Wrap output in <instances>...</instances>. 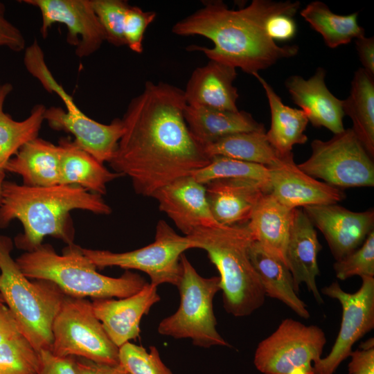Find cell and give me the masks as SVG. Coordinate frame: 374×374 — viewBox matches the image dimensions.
<instances>
[{
  "instance_id": "6da1fadb",
  "label": "cell",
  "mask_w": 374,
  "mask_h": 374,
  "mask_svg": "<svg viewBox=\"0 0 374 374\" xmlns=\"http://www.w3.org/2000/svg\"><path fill=\"white\" fill-rule=\"evenodd\" d=\"M184 90L148 81L123 117V134L109 161L127 176L134 192L152 197L159 188L208 165L209 157L184 118Z\"/></svg>"
},
{
  "instance_id": "7a4b0ae2",
  "label": "cell",
  "mask_w": 374,
  "mask_h": 374,
  "mask_svg": "<svg viewBox=\"0 0 374 374\" xmlns=\"http://www.w3.org/2000/svg\"><path fill=\"white\" fill-rule=\"evenodd\" d=\"M204 6L177 22L173 33L180 36L200 35L211 39L213 48L191 46L188 50L203 52L210 60L240 68L255 75L277 61L296 55V45L278 46L266 33L265 24L273 15L294 17L299 1L253 0L247 7L234 10L222 1H204Z\"/></svg>"
},
{
  "instance_id": "3957f363",
  "label": "cell",
  "mask_w": 374,
  "mask_h": 374,
  "mask_svg": "<svg viewBox=\"0 0 374 374\" xmlns=\"http://www.w3.org/2000/svg\"><path fill=\"white\" fill-rule=\"evenodd\" d=\"M73 210L105 215L112 211L102 195L78 186L31 187L5 180L0 205V228L19 220L24 231L15 237L14 242L25 251L36 249L48 235L71 244L75 238L71 217Z\"/></svg>"
},
{
  "instance_id": "277c9868",
  "label": "cell",
  "mask_w": 374,
  "mask_h": 374,
  "mask_svg": "<svg viewBox=\"0 0 374 374\" xmlns=\"http://www.w3.org/2000/svg\"><path fill=\"white\" fill-rule=\"evenodd\" d=\"M29 279L55 283L65 295L93 299L125 298L140 291L147 283L139 274L126 270L114 278L98 272L96 265L74 243L67 244L58 254L49 244H42L15 259Z\"/></svg>"
},
{
  "instance_id": "5b68a950",
  "label": "cell",
  "mask_w": 374,
  "mask_h": 374,
  "mask_svg": "<svg viewBox=\"0 0 374 374\" xmlns=\"http://www.w3.org/2000/svg\"><path fill=\"white\" fill-rule=\"evenodd\" d=\"M205 250L220 274L223 305L235 317L251 315L265 303V293L251 261L253 240L247 224L200 227L187 235Z\"/></svg>"
},
{
  "instance_id": "8992f818",
  "label": "cell",
  "mask_w": 374,
  "mask_h": 374,
  "mask_svg": "<svg viewBox=\"0 0 374 374\" xmlns=\"http://www.w3.org/2000/svg\"><path fill=\"white\" fill-rule=\"evenodd\" d=\"M13 247L0 234V294L21 334L37 352L51 350L53 322L66 295L51 281L26 277L11 256Z\"/></svg>"
},
{
  "instance_id": "52a82bcc",
  "label": "cell",
  "mask_w": 374,
  "mask_h": 374,
  "mask_svg": "<svg viewBox=\"0 0 374 374\" xmlns=\"http://www.w3.org/2000/svg\"><path fill=\"white\" fill-rule=\"evenodd\" d=\"M180 262L179 306L159 323L158 332L175 339H190L195 346L202 348L231 347L216 328L213 312V298L221 290L220 276L202 277L184 253Z\"/></svg>"
},
{
  "instance_id": "ba28073f",
  "label": "cell",
  "mask_w": 374,
  "mask_h": 374,
  "mask_svg": "<svg viewBox=\"0 0 374 374\" xmlns=\"http://www.w3.org/2000/svg\"><path fill=\"white\" fill-rule=\"evenodd\" d=\"M190 249H197L195 242L161 220L156 226L154 240L145 247L121 253L86 248L82 251L97 268L139 270L149 276L154 286L168 283L177 287L181 277V256Z\"/></svg>"
},
{
  "instance_id": "9c48e42d",
  "label": "cell",
  "mask_w": 374,
  "mask_h": 374,
  "mask_svg": "<svg viewBox=\"0 0 374 374\" xmlns=\"http://www.w3.org/2000/svg\"><path fill=\"white\" fill-rule=\"evenodd\" d=\"M52 335L50 351L57 357L119 364V348L105 332L87 299L66 295L53 320Z\"/></svg>"
},
{
  "instance_id": "30bf717a",
  "label": "cell",
  "mask_w": 374,
  "mask_h": 374,
  "mask_svg": "<svg viewBox=\"0 0 374 374\" xmlns=\"http://www.w3.org/2000/svg\"><path fill=\"white\" fill-rule=\"evenodd\" d=\"M311 148L310 157L297 164L305 173L339 189L374 186L373 159L352 128L328 141L314 139Z\"/></svg>"
},
{
  "instance_id": "8fae6325",
  "label": "cell",
  "mask_w": 374,
  "mask_h": 374,
  "mask_svg": "<svg viewBox=\"0 0 374 374\" xmlns=\"http://www.w3.org/2000/svg\"><path fill=\"white\" fill-rule=\"evenodd\" d=\"M326 344L318 326L287 318L258 344L253 363L263 374H314L313 364L321 358Z\"/></svg>"
},
{
  "instance_id": "7c38bea8",
  "label": "cell",
  "mask_w": 374,
  "mask_h": 374,
  "mask_svg": "<svg viewBox=\"0 0 374 374\" xmlns=\"http://www.w3.org/2000/svg\"><path fill=\"white\" fill-rule=\"evenodd\" d=\"M362 285L353 293L342 290L337 281L321 293L338 301L342 308L339 331L329 354L313 364L314 374H334L350 357L353 345L374 328V277L362 276Z\"/></svg>"
},
{
  "instance_id": "4fadbf2b",
  "label": "cell",
  "mask_w": 374,
  "mask_h": 374,
  "mask_svg": "<svg viewBox=\"0 0 374 374\" xmlns=\"http://www.w3.org/2000/svg\"><path fill=\"white\" fill-rule=\"evenodd\" d=\"M39 9L42 16L40 33L45 38L50 27L56 23L67 28L66 42L75 46L80 57L97 51L105 35L93 11L91 0H23Z\"/></svg>"
},
{
  "instance_id": "5bb4252c",
  "label": "cell",
  "mask_w": 374,
  "mask_h": 374,
  "mask_svg": "<svg viewBox=\"0 0 374 374\" xmlns=\"http://www.w3.org/2000/svg\"><path fill=\"white\" fill-rule=\"evenodd\" d=\"M303 211L323 233L335 261L359 248L374 231L373 209L355 212L332 204L308 206Z\"/></svg>"
},
{
  "instance_id": "9a60e30c",
  "label": "cell",
  "mask_w": 374,
  "mask_h": 374,
  "mask_svg": "<svg viewBox=\"0 0 374 374\" xmlns=\"http://www.w3.org/2000/svg\"><path fill=\"white\" fill-rule=\"evenodd\" d=\"M267 167L269 193L292 209L337 204L346 198L341 189L318 181L303 172L294 162L293 153Z\"/></svg>"
},
{
  "instance_id": "2e32d148",
  "label": "cell",
  "mask_w": 374,
  "mask_h": 374,
  "mask_svg": "<svg viewBox=\"0 0 374 374\" xmlns=\"http://www.w3.org/2000/svg\"><path fill=\"white\" fill-rule=\"evenodd\" d=\"M44 118L52 129L71 134L78 147L103 164L109 163L123 134L121 119L115 118L109 124H103L80 109L69 112L60 107H51L46 109Z\"/></svg>"
},
{
  "instance_id": "e0dca14e",
  "label": "cell",
  "mask_w": 374,
  "mask_h": 374,
  "mask_svg": "<svg viewBox=\"0 0 374 374\" xmlns=\"http://www.w3.org/2000/svg\"><path fill=\"white\" fill-rule=\"evenodd\" d=\"M151 197L186 236L197 228L220 225L210 211L205 185L191 175L175 179L157 190Z\"/></svg>"
},
{
  "instance_id": "ac0fdd59",
  "label": "cell",
  "mask_w": 374,
  "mask_h": 374,
  "mask_svg": "<svg viewBox=\"0 0 374 374\" xmlns=\"http://www.w3.org/2000/svg\"><path fill=\"white\" fill-rule=\"evenodd\" d=\"M160 299L157 287L148 283L130 296L93 299L91 306L111 341L120 348L139 337L141 319Z\"/></svg>"
},
{
  "instance_id": "d6986e66",
  "label": "cell",
  "mask_w": 374,
  "mask_h": 374,
  "mask_svg": "<svg viewBox=\"0 0 374 374\" xmlns=\"http://www.w3.org/2000/svg\"><path fill=\"white\" fill-rule=\"evenodd\" d=\"M206 195L211 214L222 226L247 224L269 184L247 178H224L206 184Z\"/></svg>"
},
{
  "instance_id": "ffe728a7",
  "label": "cell",
  "mask_w": 374,
  "mask_h": 374,
  "mask_svg": "<svg viewBox=\"0 0 374 374\" xmlns=\"http://www.w3.org/2000/svg\"><path fill=\"white\" fill-rule=\"evenodd\" d=\"M325 75V70L318 68L307 80L296 75L289 77L285 86L294 103L301 108L313 126L324 127L337 134L345 130L343 100L328 89Z\"/></svg>"
},
{
  "instance_id": "44dd1931",
  "label": "cell",
  "mask_w": 374,
  "mask_h": 374,
  "mask_svg": "<svg viewBox=\"0 0 374 374\" xmlns=\"http://www.w3.org/2000/svg\"><path fill=\"white\" fill-rule=\"evenodd\" d=\"M321 249L315 227L303 209L295 208L286 249L287 265L296 292L298 293L300 285L305 283L319 305L323 300L316 278L319 275L318 254Z\"/></svg>"
},
{
  "instance_id": "7402d4cb",
  "label": "cell",
  "mask_w": 374,
  "mask_h": 374,
  "mask_svg": "<svg viewBox=\"0 0 374 374\" xmlns=\"http://www.w3.org/2000/svg\"><path fill=\"white\" fill-rule=\"evenodd\" d=\"M237 77L233 66L213 60L194 70L189 78L184 96L188 105L231 112L238 111L239 97L233 85Z\"/></svg>"
},
{
  "instance_id": "603a6c76",
  "label": "cell",
  "mask_w": 374,
  "mask_h": 374,
  "mask_svg": "<svg viewBox=\"0 0 374 374\" xmlns=\"http://www.w3.org/2000/svg\"><path fill=\"white\" fill-rule=\"evenodd\" d=\"M60 148L37 137L23 145L3 170L21 177L23 184L48 187L60 184Z\"/></svg>"
},
{
  "instance_id": "cb8c5ba5",
  "label": "cell",
  "mask_w": 374,
  "mask_h": 374,
  "mask_svg": "<svg viewBox=\"0 0 374 374\" xmlns=\"http://www.w3.org/2000/svg\"><path fill=\"white\" fill-rule=\"evenodd\" d=\"M294 209L285 206L267 193L262 197L247 223L253 239L286 265V249Z\"/></svg>"
},
{
  "instance_id": "d4e9b609",
  "label": "cell",
  "mask_w": 374,
  "mask_h": 374,
  "mask_svg": "<svg viewBox=\"0 0 374 374\" xmlns=\"http://www.w3.org/2000/svg\"><path fill=\"white\" fill-rule=\"evenodd\" d=\"M184 118L195 139L203 146L228 135L253 131H265L244 111L231 112L186 105Z\"/></svg>"
},
{
  "instance_id": "484cf974",
  "label": "cell",
  "mask_w": 374,
  "mask_h": 374,
  "mask_svg": "<svg viewBox=\"0 0 374 374\" xmlns=\"http://www.w3.org/2000/svg\"><path fill=\"white\" fill-rule=\"evenodd\" d=\"M249 253L265 295L283 303L300 317L309 319L310 312L297 295L288 267L254 240L251 242Z\"/></svg>"
},
{
  "instance_id": "4316f807",
  "label": "cell",
  "mask_w": 374,
  "mask_h": 374,
  "mask_svg": "<svg viewBox=\"0 0 374 374\" xmlns=\"http://www.w3.org/2000/svg\"><path fill=\"white\" fill-rule=\"evenodd\" d=\"M60 184L75 185L100 195L107 193V185L122 177L109 170L91 154L78 147L71 138L59 141Z\"/></svg>"
},
{
  "instance_id": "83f0119b",
  "label": "cell",
  "mask_w": 374,
  "mask_h": 374,
  "mask_svg": "<svg viewBox=\"0 0 374 374\" xmlns=\"http://www.w3.org/2000/svg\"><path fill=\"white\" fill-rule=\"evenodd\" d=\"M262 84L267 96L270 113V128L266 138L280 157L292 154L293 146L308 141L305 134L308 118L301 109L285 105L272 87L258 73L254 75Z\"/></svg>"
},
{
  "instance_id": "f1b7e54d",
  "label": "cell",
  "mask_w": 374,
  "mask_h": 374,
  "mask_svg": "<svg viewBox=\"0 0 374 374\" xmlns=\"http://www.w3.org/2000/svg\"><path fill=\"white\" fill-rule=\"evenodd\" d=\"M374 75L358 69L343 109L353 121L352 130L369 155L374 157Z\"/></svg>"
},
{
  "instance_id": "f546056e",
  "label": "cell",
  "mask_w": 374,
  "mask_h": 374,
  "mask_svg": "<svg viewBox=\"0 0 374 374\" xmlns=\"http://www.w3.org/2000/svg\"><path fill=\"white\" fill-rule=\"evenodd\" d=\"M12 89V84L0 83V171L23 145L38 137L46 109L44 105L37 104L26 118L14 120L3 110L5 100Z\"/></svg>"
},
{
  "instance_id": "4dcf8cb0",
  "label": "cell",
  "mask_w": 374,
  "mask_h": 374,
  "mask_svg": "<svg viewBox=\"0 0 374 374\" xmlns=\"http://www.w3.org/2000/svg\"><path fill=\"white\" fill-rule=\"evenodd\" d=\"M212 158L222 156L269 166L283 157L268 142L265 131L240 132L222 137L204 147Z\"/></svg>"
},
{
  "instance_id": "1f68e13d",
  "label": "cell",
  "mask_w": 374,
  "mask_h": 374,
  "mask_svg": "<svg viewBox=\"0 0 374 374\" xmlns=\"http://www.w3.org/2000/svg\"><path fill=\"white\" fill-rule=\"evenodd\" d=\"M300 14L315 31L321 35L329 48H335L365 36L364 29L357 23V12L337 15L323 2L314 1L308 4Z\"/></svg>"
},
{
  "instance_id": "d6a6232c",
  "label": "cell",
  "mask_w": 374,
  "mask_h": 374,
  "mask_svg": "<svg viewBox=\"0 0 374 374\" xmlns=\"http://www.w3.org/2000/svg\"><path fill=\"white\" fill-rule=\"evenodd\" d=\"M191 176L204 185L224 178H247L269 183L267 166L222 156L212 157L208 165L195 171Z\"/></svg>"
},
{
  "instance_id": "836d02e7",
  "label": "cell",
  "mask_w": 374,
  "mask_h": 374,
  "mask_svg": "<svg viewBox=\"0 0 374 374\" xmlns=\"http://www.w3.org/2000/svg\"><path fill=\"white\" fill-rule=\"evenodd\" d=\"M39 353L21 334L0 344V374H37Z\"/></svg>"
},
{
  "instance_id": "e575fe53",
  "label": "cell",
  "mask_w": 374,
  "mask_h": 374,
  "mask_svg": "<svg viewBox=\"0 0 374 374\" xmlns=\"http://www.w3.org/2000/svg\"><path fill=\"white\" fill-rule=\"evenodd\" d=\"M118 359L130 374H173L154 346L148 351L143 346L127 342L119 348Z\"/></svg>"
},
{
  "instance_id": "d590c367",
  "label": "cell",
  "mask_w": 374,
  "mask_h": 374,
  "mask_svg": "<svg viewBox=\"0 0 374 374\" xmlns=\"http://www.w3.org/2000/svg\"><path fill=\"white\" fill-rule=\"evenodd\" d=\"M93 11L102 26L105 41L115 46L126 45L123 34L125 12L130 5L123 0H91Z\"/></svg>"
},
{
  "instance_id": "8d00e7d4",
  "label": "cell",
  "mask_w": 374,
  "mask_h": 374,
  "mask_svg": "<svg viewBox=\"0 0 374 374\" xmlns=\"http://www.w3.org/2000/svg\"><path fill=\"white\" fill-rule=\"evenodd\" d=\"M24 63L27 71L40 82L48 92L55 93L61 98L67 111L79 109L73 98L53 76L45 62L44 52L37 40L25 48Z\"/></svg>"
},
{
  "instance_id": "74e56055",
  "label": "cell",
  "mask_w": 374,
  "mask_h": 374,
  "mask_svg": "<svg viewBox=\"0 0 374 374\" xmlns=\"http://www.w3.org/2000/svg\"><path fill=\"white\" fill-rule=\"evenodd\" d=\"M333 269L336 277L341 280L355 276L374 277V231L359 248L335 261Z\"/></svg>"
},
{
  "instance_id": "f35d334b",
  "label": "cell",
  "mask_w": 374,
  "mask_h": 374,
  "mask_svg": "<svg viewBox=\"0 0 374 374\" xmlns=\"http://www.w3.org/2000/svg\"><path fill=\"white\" fill-rule=\"evenodd\" d=\"M156 16L154 12H145L138 6H129L125 15L123 34L126 45L131 51L136 53L143 52L145 32Z\"/></svg>"
},
{
  "instance_id": "ab89813d",
  "label": "cell",
  "mask_w": 374,
  "mask_h": 374,
  "mask_svg": "<svg viewBox=\"0 0 374 374\" xmlns=\"http://www.w3.org/2000/svg\"><path fill=\"white\" fill-rule=\"evenodd\" d=\"M360 348L353 350L348 365L349 374H374V338L363 342Z\"/></svg>"
},
{
  "instance_id": "60d3db41",
  "label": "cell",
  "mask_w": 374,
  "mask_h": 374,
  "mask_svg": "<svg viewBox=\"0 0 374 374\" xmlns=\"http://www.w3.org/2000/svg\"><path fill=\"white\" fill-rule=\"evenodd\" d=\"M267 35L274 42L292 39L296 33V24L293 16L278 13L269 17L265 24Z\"/></svg>"
},
{
  "instance_id": "b9f144b4",
  "label": "cell",
  "mask_w": 374,
  "mask_h": 374,
  "mask_svg": "<svg viewBox=\"0 0 374 374\" xmlns=\"http://www.w3.org/2000/svg\"><path fill=\"white\" fill-rule=\"evenodd\" d=\"M6 6L0 1V47L5 46L14 52L26 48V39L21 30L9 21L5 15Z\"/></svg>"
},
{
  "instance_id": "7bdbcfd3",
  "label": "cell",
  "mask_w": 374,
  "mask_h": 374,
  "mask_svg": "<svg viewBox=\"0 0 374 374\" xmlns=\"http://www.w3.org/2000/svg\"><path fill=\"white\" fill-rule=\"evenodd\" d=\"M40 365L37 374H78L75 357H60L50 350L39 352Z\"/></svg>"
},
{
  "instance_id": "ee69618b",
  "label": "cell",
  "mask_w": 374,
  "mask_h": 374,
  "mask_svg": "<svg viewBox=\"0 0 374 374\" xmlns=\"http://www.w3.org/2000/svg\"><path fill=\"white\" fill-rule=\"evenodd\" d=\"M74 362L78 374H130L121 364H101L75 357Z\"/></svg>"
},
{
  "instance_id": "f6af8a7d",
  "label": "cell",
  "mask_w": 374,
  "mask_h": 374,
  "mask_svg": "<svg viewBox=\"0 0 374 374\" xmlns=\"http://www.w3.org/2000/svg\"><path fill=\"white\" fill-rule=\"evenodd\" d=\"M21 335L18 323L9 308L0 305V344Z\"/></svg>"
},
{
  "instance_id": "bcb514c9",
  "label": "cell",
  "mask_w": 374,
  "mask_h": 374,
  "mask_svg": "<svg viewBox=\"0 0 374 374\" xmlns=\"http://www.w3.org/2000/svg\"><path fill=\"white\" fill-rule=\"evenodd\" d=\"M355 45L363 69L374 75V37L363 36L355 39Z\"/></svg>"
},
{
  "instance_id": "7dc6e473",
  "label": "cell",
  "mask_w": 374,
  "mask_h": 374,
  "mask_svg": "<svg viewBox=\"0 0 374 374\" xmlns=\"http://www.w3.org/2000/svg\"><path fill=\"white\" fill-rule=\"evenodd\" d=\"M6 172L4 170L0 171V205L1 202V196H2V187L3 181H5Z\"/></svg>"
},
{
  "instance_id": "c3c4849f",
  "label": "cell",
  "mask_w": 374,
  "mask_h": 374,
  "mask_svg": "<svg viewBox=\"0 0 374 374\" xmlns=\"http://www.w3.org/2000/svg\"><path fill=\"white\" fill-rule=\"evenodd\" d=\"M1 304H5V303H4V301L3 300V298H2L1 295L0 294V305H1Z\"/></svg>"
},
{
  "instance_id": "681fc988",
  "label": "cell",
  "mask_w": 374,
  "mask_h": 374,
  "mask_svg": "<svg viewBox=\"0 0 374 374\" xmlns=\"http://www.w3.org/2000/svg\"><path fill=\"white\" fill-rule=\"evenodd\" d=\"M1 83V82H0Z\"/></svg>"
}]
</instances>
